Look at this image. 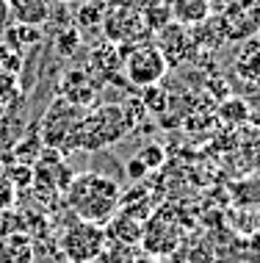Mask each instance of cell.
Returning <instances> with one entry per match:
<instances>
[{"mask_svg": "<svg viewBox=\"0 0 260 263\" xmlns=\"http://www.w3.org/2000/svg\"><path fill=\"white\" fill-rule=\"evenodd\" d=\"M0 263H36V247L25 230L0 236Z\"/></svg>", "mask_w": 260, "mask_h": 263, "instance_id": "8", "label": "cell"}, {"mask_svg": "<svg viewBox=\"0 0 260 263\" xmlns=\"http://www.w3.org/2000/svg\"><path fill=\"white\" fill-rule=\"evenodd\" d=\"M122 67H125L128 81L136 89L161 83V78L169 72V64H166L164 53L158 50V45H150V42H138V45L122 59Z\"/></svg>", "mask_w": 260, "mask_h": 263, "instance_id": "5", "label": "cell"}, {"mask_svg": "<svg viewBox=\"0 0 260 263\" xmlns=\"http://www.w3.org/2000/svg\"><path fill=\"white\" fill-rule=\"evenodd\" d=\"M14 23L23 25H45L50 17V0H9Z\"/></svg>", "mask_w": 260, "mask_h": 263, "instance_id": "12", "label": "cell"}, {"mask_svg": "<svg viewBox=\"0 0 260 263\" xmlns=\"http://www.w3.org/2000/svg\"><path fill=\"white\" fill-rule=\"evenodd\" d=\"M105 236L114 238L119 247H130V244H142L144 238V222L128 216V213L116 211L114 216L105 222Z\"/></svg>", "mask_w": 260, "mask_h": 263, "instance_id": "9", "label": "cell"}, {"mask_svg": "<svg viewBox=\"0 0 260 263\" xmlns=\"http://www.w3.org/2000/svg\"><path fill=\"white\" fill-rule=\"evenodd\" d=\"M235 78L241 83H247L252 91L260 89V39H247L244 47L235 53L233 59Z\"/></svg>", "mask_w": 260, "mask_h": 263, "instance_id": "7", "label": "cell"}, {"mask_svg": "<svg viewBox=\"0 0 260 263\" xmlns=\"http://www.w3.org/2000/svg\"><path fill=\"white\" fill-rule=\"evenodd\" d=\"M55 45H64V47H61V53H64V55H72L75 45H78V31H75V28L61 31L58 36H55Z\"/></svg>", "mask_w": 260, "mask_h": 263, "instance_id": "23", "label": "cell"}, {"mask_svg": "<svg viewBox=\"0 0 260 263\" xmlns=\"http://www.w3.org/2000/svg\"><path fill=\"white\" fill-rule=\"evenodd\" d=\"M64 100H69L72 105H89L94 100V86L89 83L86 72H69L64 78Z\"/></svg>", "mask_w": 260, "mask_h": 263, "instance_id": "14", "label": "cell"}, {"mask_svg": "<svg viewBox=\"0 0 260 263\" xmlns=\"http://www.w3.org/2000/svg\"><path fill=\"white\" fill-rule=\"evenodd\" d=\"M122 114H125L128 127H130V130H136V127L147 119V108H144L142 97H128V100L122 103Z\"/></svg>", "mask_w": 260, "mask_h": 263, "instance_id": "19", "label": "cell"}, {"mask_svg": "<svg viewBox=\"0 0 260 263\" xmlns=\"http://www.w3.org/2000/svg\"><path fill=\"white\" fill-rule=\"evenodd\" d=\"M64 197H67V208L75 213V219L105 224L119 211L122 189L108 175L83 172V175H75L69 180Z\"/></svg>", "mask_w": 260, "mask_h": 263, "instance_id": "1", "label": "cell"}, {"mask_svg": "<svg viewBox=\"0 0 260 263\" xmlns=\"http://www.w3.org/2000/svg\"><path fill=\"white\" fill-rule=\"evenodd\" d=\"M6 39L11 42V47L17 53H23L28 50V47H33L39 42V28L36 25H23V23H17L14 28H9L6 31Z\"/></svg>", "mask_w": 260, "mask_h": 263, "instance_id": "16", "label": "cell"}, {"mask_svg": "<svg viewBox=\"0 0 260 263\" xmlns=\"http://www.w3.org/2000/svg\"><path fill=\"white\" fill-rule=\"evenodd\" d=\"M247 103H249V119L260 127V89H257V95H255V97H249Z\"/></svg>", "mask_w": 260, "mask_h": 263, "instance_id": "26", "label": "cell"}, {"mask_svg": "<svg viewBox=\"0 0 260 263\" xmlns=\"http://www.w3.org/2000/svg\"><path fill=\"white\" fill-rule=\"evenodd\" d=\"M138 97H142L144 108L150 111V114H164L166 108H169V91L161 89L158 83H152V86H144Z\"/></svg>", "mask_w": 260, "mask_h": 263, "instance_id": "17", "label": "cell"}, {"mask_svg": "<svg viewBox=\"0 0 260 263\" xmlns=\"http://www.w3.org/2000/svg\"><path fill=\"white\" fill-rule=\"evenodd\" d=\"M83 119V108L72 105L64 97H58L50 111H47L45 122H42V141L47 144V150H69L75 147V133Z\"/></svg>", "mask_w": 260, "mask_h": 263, "instance_id": "4", "label": "cell"}, {"mask_svg": "<svg viewBox=\"0 0 260 263\" xmlns=\"http://www.w3.org/2000/svg\"><path fill=\"white\" fill-rule=\"evenodd\" d=\"M11 202H14V186L9 177H0V213L9 211Z\"/></svg>", "mask_w": 260, "mask_h": 263, "instance_id": "24", "label": "cell"}, {"mask_svg": "<svg viewBox=\"0 0 260 263\" xmlns=\"http://www.w3.org/2000/svg\"><path fill=\"white\" fill-rule=\"evenodd\" d=\"M119 211L128 213L133 219H138V222H147V216L152 213V200H150V194H147V189L136 186V189L125 191L122 200H119Z\"/></svg>", "mask_w": 260, "mask_h": 263, "instance_id": "13", "label": "cell"}, {"mask_svg": "<svg viewBox=\"0 0 260 263\" xmlns=\"http://www.w3.org/2000/svg\"><path fill=\"white\" fill-rule=\"evenodd\" d=\"M105 227L97 222H83V219H75L72 224L61 233V252H64L67 263H94L105 250Z\"/></svg>", "mask_w": 260, "mask_h": 263, "instance_id": "3", "label": "cell"}, {"mask_svg": "<svg viewBox=\"0 0 260 263\" xmlns=\"http://www.w3.org/2000/svg\"><path fill=\"white\" fill-rule=\"evenodd\" d=\"M136 158L147 166V172H152V169H161V166H164L166 153H164V147H161V144H147V147H142V150H138Z\"/></svg>", "mask_w": 260, "mask_h": 263, "instance_id": "20", "label": "cell"}, {"mask_svg": "<svg viewBox=\"0 0 260 263\" xmlns=\"http://www.w3.org/2000/svg\"><path fill=\"white\" fill-rule=\"evenodd\" d=\"M91 67H94V69H100V72H105V75H111L114 69L122 67L119 50H116V47H111V45H103L100 50H94V53H91Z\"/></svg>", "mask_w": 260, "mask_h": 263, "instance_id": "18", "label": "cell"}, {"mask_svg": "<svg viewBox=\"0 0 260 263\" xmlns=\"http://www.w3.org/2000/svg\"><path fill=\"white\" fill-rule=\"evenodd\" d=\"M257 39H260V36H257Z\"/></svg>", "mask_w": 260, "mask_h": 263, "instance_id": "27", "label": "cell"}, {"mask_svg": "<svg viewBox=\"0 0 260 263\" xmlns=\"http://www.w3.org/2000/svg\"><path fill=\"white\" fill-rule=\"evenodd\" d=\"M19 67H23V59H19V53L14 50L11 45H0V69H3V72L17 75Z\"/></svg>", "mask_w": 260, "mask_h": 263, "instance_id": "21", "label": "cell"}, {"mask_svg": "<svg viewBox=\"0 0 260 263\" xmlns=\"http://www.w3.org/2000/svg\"><path fill=\"white\" fill-rule=\"evenodd\" d=\"M172 20L186 28H194L210 17V0H169Z\"/></svg>", "mask_w": 260, "mask_h": 263, "instance_id": "11", "label": "cell"}, {"mask_svg": "<svg viewBox=\"0 0 260 263\" xmlns=\"http://www.w3.org/2000/svg\"><path fill=\"white\" fill-rule=\"evenodd\" d=\"M144 250L152 255H166L172 250H177V236H172V227L161 222V216L150 219V224H144V238H142Z\"/></svg>", "mask_w": 260, "mask_h": 263, "instance_id": "10", "label": "cell"}, {"mask_svg": "<svg viewBox=\"0 0 260 263\" xmlns=\"http://www.w3.org/2000/svg\"><path fill=\"white\" fill-rule=\"evenodd\" d=\"M128 175H130V180H142V177H147V166L138 158H130L128 163Z\"/></svg>", "mask_w": 260, "mask_h": 263, "instance_id": "25", "label": "cell"}, {"mask_svg": "<svg viewBox=\"0 0 260 263\" xmlns=\"http://www.w3.org/2000/svg\"><path fill=\"white\" fill-rule=\"evenodd\" d=\"M9 180L14 189H25L33 183V166H28V163H17V166L9 172Z\"/></svg>", "mask_w": 260, "mask_h": 263, "instance_id": "22", "label": "cell"}, {"mask_svg": "<svg viewBox=\"0 0 260 263\" xmlns=\"http://www.w3.org/2000/svg\"><path fill=\"white\" fill-rule=\"evenodd\" d=\"M158 50L164 53L169 69H177L180 64H186L191 59V50H194V42H191V33H188L186 25L174 23L169 20L164 28H158Z\"/></svg>", "mask_w": 260, "mask_h": 263, "instance_id": "6", "label": "cell"}, {"mask_svg": "<svg viewBox=\"0 0 260 263\" xmlns=\"http://www.w3.org/2000/svg\"><path fill=\"white\" fill-rule=\"evenodd\" d=\"M128 133H130V127L125 122L122 105L105 103V105H97L91 114H83L78 133H75V147L97 153L103 147H111L116 141H122Z\"/></svg>", "mask_w": 260, "mask_h": 263, "instance_id": "2", "label": "cell"}, {"mask_svg": "<svg viewBox=\"0 0 260 263\" xmlns=\"http://www.w3.org/2000/svg\"><path fill=\"white\" fill-rule=\"evenodd\" d=\"M219 119L224 125H244L249 122V103L244 97H227L219 105Z\"/></svg>", "mask_w": 260, "mask_h": 263, "instance_id": "15", "label": "cell"}]
</instances>
